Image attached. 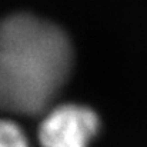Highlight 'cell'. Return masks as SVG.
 Wrapping results in <instances>:
<instances>
[{
  "label": "cell",
  "instance_id": "obj_3",
  "mask_svg": "<svg viewBox=\"0 0 147 147\" xmlns=\"http://www.w3.org/2000/svg\"><path fill=\"white\" fill-rule=\"evenodd\" d=\"M0 147H29L22 129L7 120H0Z\"/></svg>",
  "mask_w": 147,
  "mask_h": 147
},
{
  "label": "cell",
  "instance_id": "obj_1",
  "mask_svg": "<svg viewBox=\"0 0 147 147\" xmlns=\"http://www.w3.org/2000/svg\"><path fill=\"white\" fill-rule=\"evenodd\" d=\"M73 63L71 45L54 24L32 14L0 22V109L36 116L49 109Z\"/></svg>",
  "mask_w": 147,
  "mask_h": 147
},
{
  "label": "cell",
  "instance_id": "obj_2",
  "mask_svg": "<svg viewBox=\"0 0 147 147\" xmlns=\"http://www.w3.org/2000/svg\"><path fill=\"white\" fill-rule=\"evenodd\" d=\"M98 124L97 114L92 109L76 104L59 106L42 121L40 143L43 147H87Z\"/></svg>",
  "mask_w": 147,
  "mask_h": 147
}]
</instances>
